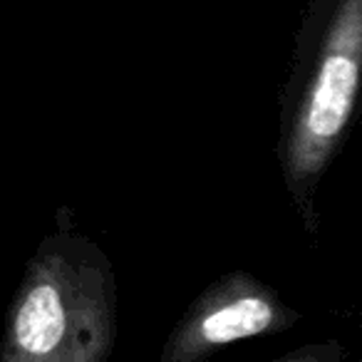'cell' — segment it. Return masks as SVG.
I'll list each match as a JSON object with an SVG mask.
<instances>
[{
  "instance_id": "cell-4",
  "label": "cell",
  "mask_w": 362,
  "mask_h": 362,
  "mask_svg": "<svg viewBox=\"0 0 362 362\" xmlns=\"http://www.w3.org/2000/svg\"><path fill=\"white\" fill-rule=\"evenodd\" d=\"M261 362H347V345L337 337H327V340H315L308 345L293 347L283 355Z\"/></svg>"
},
{
  "instance_id": "cell-1",
  "label": "cell",
  "mask_w": 362,
  "mask_h": 362,
  "mask_svg": "<svg viewBox=\"0 0 362 362\" xmlns=\"http://www.w3.org/2000/svg\"><path fill=\"white\" fill-rule=\"evenodd\" d=\"M362 82V0H308L278 95L276 156L303 233H320V187L345 149Z\"/></svg>"
},
{
  "instance_id": "cell-3",
  "label": "cell",
  "mask_w": 362,
  "mask_h": 362,
  "mask_svg": "<svg viewBox=\"0 0 362 362\" xmlns=\"http://www.w3.org/2000/svg\"><path fill=\"white\" fill-rule=\"evenodd\" d=\"M303 313L256 273L231 268L211 281L174 322L156 362H211L226 347L293 330Z\"/></svg>"
},
{
  "instance_id": "cell-2",
  "label": "cell",
  "mask_w": 362,
  "mask_h": 362,
  "mask_svg": "<svg viewBox=\"0 0 362 362\" xmlns=\"http://www.w3.org/2000/svg\"><path fill=\"white\" fill-rule=\"evenodd\" d=\"M117 313L110 256L60 206L11 298L0 362H110Z\"/></svg>"
}]
</instances>
